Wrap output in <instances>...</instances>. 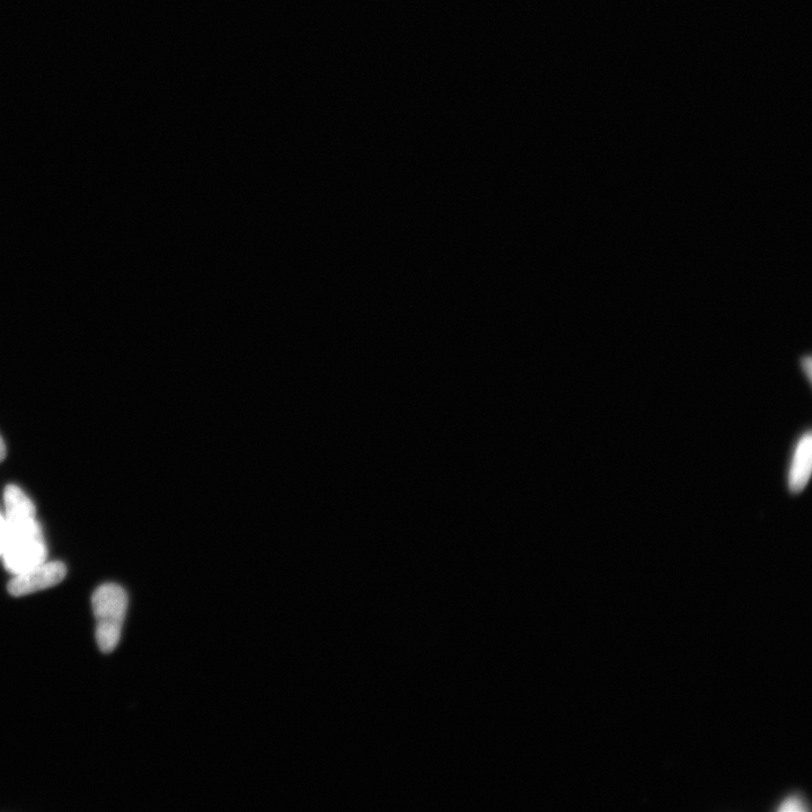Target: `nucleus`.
<instances>
[{"mask_svg": "<svg viewBox=\"0 0 812 812\" xmlns=\"http://www.w3.org/2000/svg\"><path fill=\"white\" fill-rule=\"evenodd\" d=\"M96 620V641L104 653H111L118 647L122 626L128 609L126 590L116 584H105L97 588L92 599Z\"/></svg>", "mask_w": 812, "mask_h": 812, "instance_id": "2", "label": "nucleus"}, {"mask_svg": "<svg viewBox=\"0 0 812 812\" xmlns=\"http://www.w3.org/2000/svg\"><path fill=\"white\" fill-rule=\"evenodd\" d=\"M6 456V446L2 437H0V462L4 460Z\"/></svg>", "mask_w": 812, "mask_h": 812, "instance_id": "7", "label": "nucleus"}, {"mask_svg": "<svg viewBox=\"0 0 812 812\" xmlns=\"http://www.w3.org/2000/svg\"><path fill=\"white\" fill-rule=\"evenodd\" d=\"M802 367H803V370H805V372H806V374H807V376L809 378V381H810V378H811V359H810V357H806V358L802 359Z\"/></svg>", "mask_w": 812, "mask_h": 812, "instance_id": "6", "label": "nucleus"}, {"mask_svg": "<svg viewBox=\"0 0 812 812\" xmlns=\"http://www.w3.org/2000/svg\"><path fill=\"white\" fill-rule=\"evenodd\" d=\"M6 522L5 517L0 515V556H2L6 543Z\"/></svg>", "mask_w": 812, "mask_h": 812, "instance_id": "5", "label": "nucleus"}, {"mask_svg": "<svg viewBox=\"0 0 812 812\" xmlns=\"http://www.w3.org/2000/svg\"><path fill=\"white\" fill-rule=\"evenodd\" d=\"M6 543L2 558L12 575H20L47 561V545L37 516L5 519Z\"/></svg>", "mask_w": 812, "mask_h": 812, "instance_id": "1", "label": "nucleus"}, {"mask_svg": "<svg viewBox=\"0 0 812 812\" xmlns=\"http://www.w3.org/2000/svg\"><path fill=\"white\" fill-rule=\"evenodd\" d=\"M67 568L63 562H43L39 566L14 576L8 591L14 597L38 593L55 587L65 579Z\"/></svg>", "mask_w": 812, "mask_h": 812, "instance_id": "3", "label": "nucleus"}, {"mask_svg": "<svg viewBox=\"0 0 812 812\" xmlns=\"http://www.w3.org/2000/svg\"><path fill=\"white\" fill-rule=\"evenodd\" d=\"M812 439L810 432L802 436L794 450L789 473V489L792 493L805 490L811 475Z\"/></svg>", "mask_w": 812, "mask_h": 812, "instance_id": "4", "label": "nucleus"}]
</instances>
